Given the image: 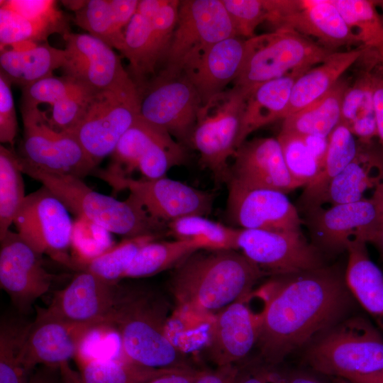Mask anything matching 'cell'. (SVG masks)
I'll return each instance as SVG.
<instances>
[{
    "label": "cell",
    "instance_id": "cell-10",
    "mask_svg": "<svg viewBox=\"0 0 383 383\" xmlns=\"http://www.w3.org/2000/svg\"><path fill=\"white\" fill-rule=\"evenodd\" d=\"M232 36L236 35L221 0L180 1L164 67L157 76L182 74L207 48Z\"/></svg>",
    "mask_w": 383,
    "mask_h": 383
},
{
    "label": "cell",
    "instance_id": "cell-37",
    "mask_svg": "<svg viewBox=\"0 0 383 383\" xmlns=\"http://www.w3.org/2000/svg\"><path fill=\"white\" fill-rule=\"evenodd\" d=\"M68 22L69 20L30 19L9 9L0 7L1 50L25 42L45 43L48 38L55 33L64 36L70 32Z\"/></svg>",
    "mask_w": 383,
    "mask_h": 383
},
{
    "label": "cell",
    "instance_id": "cell-1",
    "mask_svg": "<svg viewBox=\"0 0 383 383\" xmlns=\"http://www.w3.org/2000/svg\"><path fill=\"white\" fill-rule=\"evenodd\" d=\"M268 282L257 345L269 365L337 324L350 303L345 276L324 266Z\"/></svg>",
    "mask_w": 383,
    "mask_h": 383
},
{
    "label": "cell",
    "instance_id": "cell-12",
    "mask_svg": "<svg viewBox=\"0 0 383 383\" xmlns=\"http://www.w3.org/2000/svg\"><path fill=\"white\" fill-rule=\"evenodd\" d=\"M64 204L45 186L26 196L13 223L36 251L74 270L71 255L74 222Z\"/></svg>",
    "mask_w": 383,
    "mask_h": 383
},
{
    "label": "cell",
    "instance_id": "cell-39",
    "mask_svg": "<svg viewBox=\"0 0 383 383\" xmlns=\"http://www.w3.org/2000/svg\"><path fill=\"white\" fill-rule=\"evenodd\" d=\"M343 17L358 43L383 50V22L376 9L374 1L331 0Z\"/></svg>",
    "mask_w": 383,
    "mask_h": 383
},
{
    "label": "cell",
    "instance_id": "cell-26",
    "mask_svg": "<svg viewBox=\"0 0 383 383\" xmlns=\"http://www.w3.org/2000/svg\"><path fill=\"white\" fill-rule=\"evenodd\" d=\"M383 182V152L372 142L358 140V150L353 160L329 184L316 206L355 202ZM315 207V206H314ZM313 208V207H312ZM311 209V208H310Z\"/></svg>",
    "mask_w": 383,
    "mask_h": 383
},
{
    "label": "cell",
    "instance_id": "cell-45",
    "mask_svg": "<svg viewBox=\"0 0 383 383\" xmlns=\"http://www.w3.org/2000/svg\"><path fill=\"white\" fill-rule=\"evenodd\" d=\"M374 74L360 75L346 89L341 104L340 122L349 126L355 120L374 114Z\"/></svg>",
    "mask_w": 383,
    "mask_h": 383
},
{
    "label": "cell",
    "instance_id": "cell-9",
    "mask_svg": "<svg viewBox=\"0 0 383 383\" xmlns=\"http://www.w3.org/2000/svg\"><path fill=\"white\" fill-rule=\"evenodd\" d=\"M21 113L23 135L16 152L21 165L82 179L94 175L97 166L72 133L54 129L39 107Z\"/></svg>",
    "mask_w": 383,
    "mask_h": 383
},
{
    "label": "cell",
    "instance_id": "cell-15",
    "mask_svg": "<svg viewBox=\"0 0 383 383\" xmlns=\"http://www.w3.org/2000/svg\"><path fill=\"white\" fill-rule=\"evenodd\" d=\"M139 116L184 143H191L202 105L193 84L183 74L156 77L140 94Z\"/></svg>",
    "mask_w": 383,
    "mask_h": 383
},
{
    "label": "cell",
    "instance_id": "cell-33",
    "mask_svg": "<svg viewBox=\"0 0 383 383\" xmlns=\"http://www.w3.org/2000/svg\"><path fill=\"white\" fill-rule=\"evenodd\" d=\"M348 84L340 79L323 96L283 119L281 132L301 137H328L340 121L341 104Z\"/></svg>",
    "mask_w": 383,
    "mask_h": 383
},
{
    "label": "cell",
    "instance_id": "cell-59",
    "mask_svg": "<svg viewBox=\"0 0 383 383\" xmlns=\"http://www.w3.org/2000/svg\"><path fill=\"white\" fill-rule=\"evenodd\" d=\"M62 383H79L77 372L73 370L69 363L60 366Z\"/></svg>",
    "mask_w": 383,
    "mask_h": 383
},
{
    "label": "cell",
    "instance_id": "cell-54",
    "mask_svg": "<svg viewBox=\"0 0 383 383\" xmlns=\"http://www.w3.org/2000/svg\"><path fill=\"white\" fill-rule=\"evenodd\" d=\"M374 110L377 128V137L383 152V74H374Z\"/></svg>",
    "mask_w": 383,
    "mask_h": 383
},
{
    "label": "cell",
    "instance_id": "cell-52",
    "mask_svg": "<svg viewBox=\"0 0 383 383\" xmlns=\"http://www.w3.org/2000/svg\"><path fill=\"white\" fill-rule=\"evenodd\" d=\"M238 370L236 364L217 367L214 370H203L194 383H235Z\"/></svg>",
    "mask_w": 383,
    "mask_h": 383
},
{
    "label": "cell",
    "instance_id": "cell-25",
    "mask_svg": "<svg viewBox=\"0 0 383 383\" xmlns=\"http://www.w3.org/2000/svg\"><path fill=\"white\" fill-rule=\"evenodd\" d=\"M245 49L246 39L232 36L212 45L185 67L182 74L193 84L202 104L235 81Z\"/></svg>",
    "mask_w": 383,
    "mask_h": 383
},
{
    "label": "cell",
    "instance_id": "cell-41",
    "mask_svg": "<svg viewBox=\"0 0 383 383\" xmlns=\"http://www.w3.org/2000/svg\"><path fill=\"white\" fill-rule=\"evenodd\" d=\"M158 238L156 235H142L123 238L99 256L79 264L76 270L86 271L108 282L118 283L124 279L126 271L140 249Z\"/></svg>",
    "mask_w": 383,
    "mask_h": 383
},
{
    "label": "cell",
    "instance_id": "cell-62",
    "mask_svg": "<svg viewBox=\"0 0 383 383\" xmlns=\"http://www.w3.org/2000/svg\"><path fill=\"white\" fill-rule=\"evenodd\" d=\"M375 1V4L376 5H378L382 11V15H383V0H381V1ZM382 22H383V18L382 19ZM379 56L381 57V58L383 60V50L382 52H381V54L379 55Z\"/></svg>",
    "mask_w": 383,
    "mask_h": 383
},
{
    "label": "cell",
    "instance_id": "cell-53",
    "mask_svg": "<svg viewBox=\"0 0 383 383\" xmlns=\"http://www.w3.org/2000/svg\"><path fill=\"white\" fill-rule=\"evenodd\" d=\"M348 127L353 134L361 142L370 143L372 142L374 137H377V128L374 114L360 118L353 122Z\"/></svg>",
    "mask_w": 383,
    "mask_h": 383
},
{
    "label": "cell",
    "instance_id": "cell-44",
    "mask_svg": "<svg viewBox=\"0 0 383 383\" xmlns=\"http://www.w3.org/2000/svg\"><path fill=\"white\" fill-rule=\"evenodd\" d=\"M21 88V109L38 108L42 104H48L52 106L71 94L89 89L75 79L65 75H52Z\"/></svg>",
    "mask_w": 383,
    "mask_h": 383
},
{
    "label": "cell",
    "instance_id": "cell-5",
    "mask_svg": "<svg viewBox=\"0 0 383 383\" xmlns=\"http://www.w3.org/2000/svg\"><path fill=\"white\" fill-rule=\"evenodd\" d=\"M305 358L316 371L335 377L373 372L383 367V335L364 318H349L322 333Z\"/></svg>",
    "mask_w": 383,
    "mask_h": 383
},
{
    "label": "cell",
    "instance_id": "cell-11",
    "mask_svg": "<svg viewBox=\"0 0 383 383\" xmlns=\"http://www.w3.org/2000/svg\"><path fill=\"white\" fill-rule=\"evenodd\" d=\"M140 99L134 82L92 94L82 120L71 133L96 166L111 155L139 116Z\"/></svg>",
    "mask_w": 383,
    "mask_h": 383
},
{
    "label": "cell",
    "instance_id": "cell-46",
    "mask_svg": "<svg viewBox=\"0 0 383 383\" xmlns=\"http://www.w3.org/2000/svg\"><path fill=\"white\" fill-rule=\"evenodd\" d=\"M238 37L255 36L257 27L267 21L265 0H221Z\"/></svg>",
    "mask_w": 383,
    "mask_h": 383
},
{
    "label": "cell",
    "instance_id": "cell-22",
    "mask_svg": "<svg viewBox=\"0 0 383 383\" xmlns=\"http://www.w3.org/2000/svg\"><path fill=\"white\" fill-rule=\"evenodd\" d=\"M248 296L224 308L211 322L206 352L217 367L235 364L257 345L264 309L255 311Z\"/></svg>",
    "mask_w": 383,
    "mask_h": 383
},
{
    "label": "cell",
    "instance_id": "cell-19",
    "mask_svg": "<svg viewBox=\"0 0 383 383\" xmlns=\"http://www.w3.org/2000/svg\"><path fill=\"white\" fill-rule=\"evenodd\" d=\"M55 278L44 267L43 255L17 232L9 230L0 238V286L20 313H29Z\"/></svg>",
    "mask_w": 383,
    "mask_h": 383
},
{
    "label": "cell",
    "instance_id": "cell-56",
    "mask_svg": "<svg viewBox=\"0 0 383 383\" xmlns=\"http://www.w3.org/2000/svg\"><path fill=\"white\" fill-rule=\"evenodd\" d=\"M302 138L308 148L318 160L322 167L328 148V137L309 135Z\"/></svg>",
    "mask_w": 383,
    "mask_h": 383
},
{
    "label": "cell",
    "instance_id": "cell-58",
    "mask_svg": "<svg viewBox=\"0 0 383 383\" xmlns=\"http://www.w3.org/2000/svg\"><path fill=\"white\" fill-rule=\"evenodd\" d=\"M287 383H325L316 377L304 372L287 375Z\"/></svg>",
    "mask_w": 383,
    "mask_h": 383
},
{
    "label": "cell",
    "instance_id": "cell-2",
    "mask_svg": "<svg viewBox=\"0 0 383 383\" xmlns=\"http://www.w3.org/2000/svg\"><path fill=\"white\" fill-rule=\"evenodd\" d=\"M199 250L178 265L170 280L177 304L214 314L248 296L265 275L236 250Z\"/></svg>",
    "mask_w": 383,
    "mask_h": 383
},
{
    "label": "cell",
    "instance_id": "cell-48",
    "mask_svg": "<svg viewBox=\"0 0 383 383\" xmlns=\"http://www.w3.org/2000/svg\"><path fill=\"white\" fill-rule=\"evenodd\" d=\"M0 7L9 9L20 16L33 20L65 21V13L52 0H1Z\"/></svg>",
    "mask_w": 383,
    "mask_h": 383
},
{
    "label": "cell",
    "instance_id": "cell-20",
    "mask_svg": "<svg viewBox=\"0 0 383 383\" xmlns=\"http://www.w3.org/2000/svg\"><path fill=\"white\" fill-rule=\"evenodd\" d=\"M227 215L241 229L301 231L296 207L278 190L249 187L228 180Z\"/></svg>",
    "mask_w": 383,
    "mask_h": 383
},
{
    "label": "cell",
    "instance_id": "cell-13",
    "mask_svg": "<svg viewBox=\"0 0 383 383\" xmlns=\"http://www.w3.org/2000/svg\"><path fill=\"white\" fill-rule=\"evenodd\" d=\"M311 243L319 250L335 253L346 250L353 240L372 241L383 223L375 203L370 198L331 205L315 206L304 211Z\"/></svg>",
    "mask_w": 383,
    "mask_h": 383
},
{
    "label": "cell",
    "instance_id": "cell-38",
    "mask_svg": "<svg viewBox=\"0 0 383 383\" xmlns=\"http://www.w3.org/2000/svg\"><path fill=\"white\" fill-rule=\"evenodd\" d=\"M165 368H150L128 360L89 358L77 372L79 383H145Z\"/></svg>",
    "mask_w": 383,
    "mask_h": 383
},
{
    "label": "cell",
    "instance_id": "cell-49",
    "mask_svg": "<svg viewBox=\"0 0 383 383\" xmlns=\"http://www.w3.org/2000/svg\"><path fill=\"white\" fill-rule=\"evenodd\" d=\"M12 84L0 72V141L13 146L18 123L11 92Z\"/></svg>",
    "mask_w": 383,
    "mask_h": 383
},
{
    "label": "cell",
    "instance_id": "cell-18",
    "mask_svg": "<svg viewBox=\"0 0 383 383\" xmlns=\"http://www.w3.org/2000/svg\"><path fill=\"white\" fill-rule=\"evenodd\" d=\"M267 21L277 29H290L317 39L333 50L360 44L331 0H266Z\"/></svg>",
    "mask_w": 383,
    "mask_h": 383
},
{
    "label": "cell",
    "instance_id": "cell-40",
    "mask_svg": "<svg viewBox=\"0 0 383 383\" xmlns=\"http://www.w3.org/2000/svg\"><path fill=\"white\" fill-rule=\"evenodd\" d=\"M16 152L0 146V238L9 231L26 195Z\"/></svg>",
    "mask_w": 383,
    "mask_h": 383
},
{
    "label": "cell",
    "instance_id": "cell-27",
    "mask_svg": "<svg viewBox=\"0 0 383 383\" xmlns=\"http://www.w3.org/2000/svg\"><path fill=\"white\" fill-rule=\"evenodd\" d=\"M306 71H296L256 87L248 94L236 141V149L253 131L284 119L296 79Z\"/></svg>",
    "mask_w": 383,
    "mask_h": 383
},
{
    "label": "cell",
    "instance_id": "cell-24",
    "mask_svg": "<svg viewBox=\"0 0 383 383\" xmlns=\"http://www.w3.org/2000/svg\"><path fill=\"white\" fill-rule=\"evenodd\" d=\"M103 328L36 315L27 337L25 352L28 366L60 367L75 356L88 336Z\"/></svg>",
    "mask_w": 383,
    "mask_h": 383
},
{
    "label": "cell",
    "instance_id": "cell-28",
    "mask_svg": "<svg viewBox=\"0 0 383 383\" xmlns=\"http://www.w3.org/2000/svg\"><path fill=\"white\" fill-rule=\"evenodd\" d=\"M346 251L348 254L345 272L347 287L383 333V272L371 260L365 241H352Z\"/></svg>",
    "mask_w": 383,
    "mask_h": 383
},
{
    "label": "cell",
    "instance_id": "cell-36",
    "mask_svg": "<svg viewBox=\"0 0 383 383\" xmlns=\"http://www.w3.org/2000/svg\"><path fill=\"white\" fill-rule=\"evenodd\" d=\"M177 240L192 241L202 250H238L239 229L226 226L203 216H187L167 224Z\"/></svg>",
    "mask_w": 383,
    "mask_h": 383
},
{
    "label": "cell",
    "instance_id": "cell-63",
    "mask_svg": "<svg viewBox=\"0 0 383 383\" xmlns=\"http://www.w3.org/2000/svg\"><path fill=\"white\" fill-rule=\"evenodd\" d=\"M333 383H351V382L343 378L335 377V379L333 381Z\"/></svg>",
    "mask_w": 383,
    "mask_h": 383
},
{
    "label": "cell",
    "instance_id": "cell-16",
    "mask_svg": "<svg viewBox=\"0 0 383 383\" xmlns=\"http://www.w3.org/2000/svg\"><path fill=\"white\" fill-rule=\"evenodd\" d=\"M123 285L80 271L62 289L57 291L48 306L38 308L37 314L79 323L111 328Z\"/></svg>",
    "mask_w": 383,
    "mask_h": 383
},
{
    "label": "cell",
    "instance_id": "cell-60",
    "mask_svg": "<svg viewBox=\"0 0 383 383\" xmlns=\"http://www.w3.org/2000/svg\"><path fill=\"white\" fill-rule=\"evenodd\" d=\"M383 220V182L376 188L371 196Z\"/></svg>",
    "mask_w": 383,
    "mask_h": 383
},
{
    "label": "cell",
    "instance_id": "cell-47",
    "mask_svg": "<svg viewBox=\"0 0 383 383\" xmlns=\"http://www.w3.org/2000/svg\"><path fill=\"white\" fill-rule=\"evenodd\" d=\"M94 92L84 89L56 102L51 106L50 116L47 115L50 125L58 131L71 133L82 120Z\"/></svg>",
    "mask_w": 383,
    "mask_h": 383
},
{
    "label": "cell",
    "instance_id": "cell-50",
    "mask_svg": "<svg viewBox=\"0 0 383 383\" xmlns=\"http://www.w3.org/2000/svg\"><path fill=\"white\" fill-rule=\"evenodd\" d=\"M287 376L263 367H239L235 383H287Z\"/></svg>",
    "mask_w": 383,
    "mask_h": 383
},
{
    "label": "cell",
    "instance_id": "cell-31",
    "mask_svg": "<svg viewBox=\"0 0 383 383\" xmlns=\"http://www.w3.org/2000/svg\"><path fill=\"white\" fill-rule=\"evenodd\" d=\"M66 57L65 49L50 45L48 42L24 51L9 48L1 50L0 72L13 84L21 87L52 76L62 68Z\"/></svg>",
    "mask_w": 383,
    "mask_h": 383
},
{
    "label": "cell",
    "instance_id": "cell-17",
    "mask_svg": "<svg viewBox=\"0 0 383 383\" xmlns=\"http://www.w3.org/2000/svg\"><path fill=\"white\" fill-rule=\"evenodd\" d=\"M116 193L127 189L129 196L150 216L169 223L187 216L211 212L213 196L166 177L155 179L123 177L109 184Z\"/></svg>",
    "mask_w": 383,
    "mask_h": 383
},
{
    "label": "cell",
    "instance_id": "cell-30",
    "mask_svg": "<svg viewBox=\"0 0 383 383\" xmlns=\"http://www.w3.org/2000/svg\"><path fill=\"white\" fill-rule=\"evenodd\" d=\"M364 51L365 49L334 51L319 65L301 74L293 85L285 118L326 94Z\"/></svg>",
    "mask_w": 383,
    "mask_h": 383
},
{
    "label": "cell",
    "instance_id": "cell-32",
    "mask_svg": "<svg viewBox=\"0 0 383 383\" xmlns=\"http://www.w3.org/2000/svg\"><path fill=\"white\" fill-rule=\"evenodd\" d=\"M328 144L321 170L299 197L303 211L314 207L331 182L353 160L358 150V140L349 127L342 122L335 127L328 137Z\"/></svg>",
    "mask_w": 383,
    "mask_h": 383
},
{
    "label": "cell",
    "instance_id": "cell-21",
    "mask_svg": "<svg viewBox=\"0 0 383 383\" xmlns=\"http://www.w3.org/2000/svg\"><path fill=\"white\" fill-rule=\"evenodd\" d=\"M66 57L62 67L71 77L94 91L113 90L133 82L113 48L89 33L62 36Z\"/></svg>",
    "mask_w": 383,
    "mask_h": 383
},
{
    "label": "cell",
    "instance_id": "cell-42",
    "mask_svg": "<svg viewBox=\"0 0 383 383\" xmlns=\"http://www.w3.org/2000/svg\"><path fill=\"white\" fill-rule=\"evenodd\" d=\"M281 145L287 170L299 187H306L319 174L321 165L308 148L302 137L279 132Z\"/></svg>",
    "mask_w": 383,
    "mask_h": 383
},
{
    "label": "cell",
    "instance_id": "cell-57",
    "mask_svg": "<svg viewBox=\"0 0 383 383\" xmlns=\"http://www.w3.org/2000/svg\"><path fill=\"white\" fill-rule=\"evenodd\" d=\"M345 379L351 383H383V367L373 372L354 375Z\"/></svg>",
    "mask_w": 383,
    "mask_h": 383
},
{
    "label": "cell",
    "instance_id": "cell-7",
    "mask_svg": "<svg viewBox=\"0 0 383 383\" xmlns=\"http://www.w3.org/2000/svg\"><path fill=\"white\" fill-rule=\"evenodd\" d=\"M178 0H140L124 30L122 55L128 73L140 94L163 65L175 28Z\"/></svg>",
    "mask_w": 383,
    "mask_h": 383
},
{
    "label": "cell",
    "instance_id": "cell-34",
    "mask_svg": "<svg viewBox=\"0 0 383 383\" xmlns=\"http://www.w3.org/2000/svg\"><path fill=\"white\" fill-rule=\"evenodd\" d=\"M31 323L13 318L1 321L0 383H28L34 372L26 362L25 352Z\"/></svg>",
    "mask_w": 383,
    "mask_h": 383
},
{
    "label": "cell",
    "instance_id": "cell-35",
    "mask_svg": "<svg viewBox=\"0 0 383 383\" xmlns=\"http://www.w3.org/2000/svg\"><path fill=\"white\" fill-rule=\"evenodd\" d=\"M199 250V245L189 240L150 241L138 252L124 278L148 277L176 267Z\"/></svg>",
    "mask_w": 383,
    "mask_h": 383
},
{
    "label": "cell",
    "instance_id": "cell-61",
    "mask_svg": "<svg viewBox=\"0 0 383 383\" xmlns=\"http://www.w3.org/2000/svg\"><path fill=\"white\" fill-rule=\"evenodd\" d=\"M370 243L376 247L383 262V223L375 233Z\"/></svg>",
    "mask_w": 383,
    "mask_h": 383
},
{
    "label": "cell",
    "instance_id": "cell-51",
    "mask_svg": "<svg viewBox=\"0 0 383 383\" xmlns=\"http://www.w3.org/2000/svg\"><path fill=\"white\" fill-rule=\"evenodd\" d=\"M203 370L186 367L165 368L145 383H194Z\"/></svg>",
    "mask_w": 383,
    "mask_h": 383
},
{
    "label": "cell",
    "instance_id": "cell-8",
    "mask_svg": "<svg viewBox=\"0 0 383 383\" xmlns=\"http://www.w3.org/2000/svg\"><path fill=\"white\" fill-rule=\"evenodd\" d=\"M247 97L233 86L202 104L197 114L191 144L199 153L200 163L219 182H227L230 176L228 161L236 150Z\"/></svg>",
    "mask_w": 383,
    "mask_h": 383
},
{
    "label": "cell",
    "instance_id": "cell-3",
    "mask_svg": "<svg viewBox=\"0 0 383 383\" xmlns=\"http://www.w3.org/2000/svg\"><path fill=\"white\" fill-rule=\"evenodd\" d=\"M170 311L167 299L156 289L123 284L111 328L118 333L127 360L156 369L191 366L168 336Z\"/></svg>",
    "mask_w": 383,
    "mask_h": 383
},
{
    "label": "cell",
    "instance_id": "cell-4",
    "mask_svg": "<svg viewBox=\"0 0 383 383\" xmlns=\"http://www.w3.org/2000/svg\"><path fill=\"white\" fill-rule=\"evenodd\" d=\"M22 172L49 189L78 218H84L110 233L127 238L158 237L167 223L150 216L130 196L125 201L100 194L82 179L21 165Z\"/></svg>",
    "mask_w": 383,
    "mask_h": 383
},
{
    "label": "cell",
    "instance_id": "cell-55",
    "mask_svg": "<svg viewBox=\"0 0 383 383\" xmlns=\"http://www.w3.org/2000/svg\"><path fill=\"white\" fill-rule=\"evenodd\" d=\"M28 383H62L60 367L40 365L34 370Z\"/></svg>",
    "mask_w": 383,
    "mask_h": 383
},
{
    "label": "cell",
    "instance_id": "cell-43",
    "mask_svg": "<svg viewBox=\"0 0 383 383\" xmlns=\"http://www.w3.org/2000/svg\"><path fill=\"white\" fill-rule=\"evenodd\" d=\"M110 232L84 218L74 221L71 255L74 270L79 264L87 262L106 252L116 244Z\"/></svg>",
    "mask_w": 383,
    "mask_h": 383
},
{
    "label": "cell",
    "instance_id": "cell-6",
    "mask_svg": "<svg viewBox=\"0 0 383 383\" xmlns=\"http://www.w3.org/2000/svg\"><path fill=\"white\" fill-rule=\"evenodd\" d=\"M333 50L290 29L246 39L244 61L233 86L248 94L258 85L296 71H308Z\"/></svg>",
    "mask_w": 383,
    "mask_h": 383
},
{
    "label": "cell",
    "instance_id": "cell-23",
    "mask_svg": "<svg viewBox=\"0 0 383 383\" xmlns=\"http://www.w3.org/2000/svg\"><path fill=\"white\" fill-rule=\"evenodd\" d=\"M233 157L228 181L285 194L299 188L287 170L277 138L245 140L236 149Z\"/></svg>",
    "mask_w": 383,
    "mask_h": 383
},
{
    "label": "cell",
    "instance_id": "cell-29",
    "mask_svg": "<svg viewBox=\"0 0 383 383\" xmlns=\"http://www.w3.org/2000/svg\"><path fill=\"white\" fill-rule=\"evenodd\" d=\"M138 0H88L74 11L73 21L88 33L121 52L124 30L136 12Z\"/></svg>",
    "mask_w": 383,
    "mask_h": 383
},
{
    "label": "cell",
    "instance_id": "cell-14",
    "mask_svg": "<svg viewBox=\"0 0 383 383\" xmlns=\"http://www.w3.org/2000/svg\"><path fill=\"white\" fill-rule=\"evenodd\" d=\"M238 250L265 274L284 276L323 266L319 250L301 231L239 229Z\"/></svg>",
    "mask_w": 383,
    "mask_h": 383
}]
</instances>
